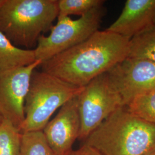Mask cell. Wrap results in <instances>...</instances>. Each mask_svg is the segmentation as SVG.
Here are the masks:
<instances>
[{
	"mask_svg": "<svg viewBox=\"0 0 155 155\" xmlns=\"http://www.w3.org/2000/svg\"><path fill=\"white\" fill-rule=\"evenodd\" d=\"M66 155H102L99 152L94 148L86 145H82L78 150H72Z\"/></svg>",
	"mask_w": 155,
	"mask_h": 155,
	"instance_id": "obj_17",
	"label": "cell"
},
{
	"mask_svg": "<svg viewBox=\"0 0 155 155\" xmlns=\"http://www.w3.org/2000/svg\"><path fill=\"white\" fill-rule=\"evenodd\" d=\"M4 2V0H0V7L3 4Z\"/></svg>",
	"mask_w": 155,
	"mask_h": 155,
	"instance_id": "obj_19",
	"label": "cell"
},
{
	"mask_svg": "<svg viewBox=\"0 0 155 155\" xmlns=\"http://www.w3.org/2000/svg\"><path fill=\"white\" fill-rule=\"evenodd\" d=\"M77 96L62 106L56 116L43 130L55 155L68 154L72 150L73 144L79 137L81 120Z\"/></svg>",
	"mask_w": 155,
	"mask_h": 155,
	"instance_id": "obj_9",
	"label": "cell"
},
{
	"mask_svg": "<svg viewBox=\"0 0 155 155\" xmlns=\"http://www.w3.org/2000/svg\"><path fill=\"white\" fill-rule=\"evenodd\" d=\"M155 0H127L116 20L106 30L130 39L153 24Z\"/></svg>",
	"mask_w": 155,
	"mask_h": 155,
	"instance_id": "obj_10",
	"label": "cell"
},
{
	"mask_svg": "<svg viewBox=\"0 0 155 155\" xmlns=\"http://www.w3.org/2000/svg\"><path fill=\"white\" fill-rule=\"evenodd\" d=\"M102 155H144L155 148V124L117 109L83 141Z\"/></svg>",
	"mask_w": 155,
	"mask_h": 155,
	"instance_id": "obj_2",
	"label": "cell"
},
{
	"mask_svg": "<svg viewBox=\"0 0 155 155\" xmlns=\"http://www.w3.org/2000/svg\"><path fill=\"white\" fill-rule=\"evenodd\" d=\"M105 13L102 5L76 20L70 17L58 19L48 36H40L33 49L36 60L43 63L85 41L99 30Z\"/></svg>",
	"mask_w": 155,
	"mask_h": 155,
	"instance_id": "obj_5",
	"label": "cell"
},
{
	"mask_svg": "<svg viewBox=\"0 0 155 155\" xmlns=\"http://www.w3.org/2000/svg\"><path fill=\"white\" fill-rule=\"evenodd\" d=\"M107 74L124 106L136 97L155 89V63L147 60L127 57Z\"/></svg>",
	"mask_w": 155,
	"mask_h": 155,
	"instance_id": "obj_7",
	"label": "cell"
},
{
	"mask_svg": "<svg viewBox=\"0 0 155 155\" xmlns=\"http://www.w3.org/2000/svg\"><path fill=\"white\" fill-rule=\"evenodd\" d=\"M3 120H4V118H2V117L1 116V115L0 114V123Z\"/></svg>",
	"mask_w": 155,
	"mask_h": 155,
	"instance_id": "obj_20",
	"label": "cell"
},
{
	"mask_svg": "<svg viewBox=\"0 0 155 155\" xmlns=\"http://www.w3.org/2000/svg\"><path fill=\"white\" fill-rule=\"evenodd\" d=\"M153 24H155V18H154V21H153Z\"/></svg>",
	"mask_w": 155,
	"mask_h": 155,
	"instance_id": "obj_21",
	"label": "cell"
},
{
	"mask_svg": "<svg viewBox=\"0 0 155 155\" xmlns=\"http://www.w3.org/2000/svg\"><path fill=\"white\" fill-rule=\"evenodd\" d=\"M21 134L19 155H55L43 130Z\"/></svg>",
	"mask_w": 155,
	"mask_h": 155,
	"instance_id": "obj_13",
	"label": "cell"
},
{
	"mask_svg": "<svg viewBox=\"0 0 155 155\" xmlns=\"http://www.w3.org/2000/svg\"><path fill=\"white\" fill-rule=\"evenodd\" d=\"M58 3V0H4L0 7V32L16 47L33 50L57 18Z\"/></svg>",
	"mask_w": 155,
	"mask_h": 155,
	"instance_id": "obj_3",
	"label": "cell"
},
{
	"mask_svg": "<svg viewBox=\"0 0 155 155\" xmlns=\"http://www.w3.org/2000/svg\"><path fill=\"white\" fill-rule=\"evenodd\" d=\"M127 57L145 59L155 63V24L129 40Z\"/></svg>",
	"mask_w": 155,
	"mask_h": 155,
	"instance_id": "obj_12",
	"label": "cell"
},
{
	"mask_svg": "<svg viewBox=\"0 0 155 155\" xmlns=\"http://www.w3.org/2000/svg\"><path fill=\"white\" fill-rule=\"evenodd\" d=\"M126 107L135 116L155 124V89L136 97Z\"/></svg>",
	"mask_w": 155,
	"mask_h": 155,
	"instance_id": "obj_14",
	"label": "cell"
},
{
	"mask_svg": "<svg viewBox=\"0 0 155 155\" xmlns=\"http://www.w3.org/2000/svg\"><path fill=\"white\" fill-rule=\"evenodd\" d=\"M104 3L105 1L103 0H58L57 19L69 17L70 15L82 16Z\"/></svg>",
	"mask_w": 155,
	"mask_h": 155,
	"instance_id": "obj_16",
	"label": "cell"
},
{
	"mask_svg": "<svg viewBox=\"0 0 155 155\" xmlns=\"http://www.w3.org/2000/svg\"><path fill=\"white\" fill-rule=\"evenodd\" d=\"M21 135L18 129L4 119L0 123V155H19Z\"/></svg>",
	"mask_w": 155,
	"mask_h": 155,
	"instance_id": "obj_15",
	"label": "cell"
},
{
	"mask_svg": "<svg viewBox=\"0 0 155 155\" xmlns=\"http://www.w3.org/2000/svg\"><path fill=\"white\" fill-rule=\"evenodd\" d=\"M42 62L0 73V114L19 129L24 122V102L33 71Z\"/></svg>",
	"mask_w": 155,
	"mask_h": 155,
	"instance_id": "obj_8",
	"label": "cell"
},
{
	"mask_svg": "<svg viewBox=\"0 0 155 155\" xmlns=\"http://www.w3.org/2000/svg\"><path fill=\"white\" fill-rule=\"evenodd\" d=\"M83 87L36 69L25 100V118L20 133L43 130L56 110L77 96Z\"/></svg>",
	"mask_w": 155,
	"mask_h": 155,
	"instance_id": "obj_4",
	"label": "cell"
},
{
	"mask_svg": "<svg viewBox=\"0 0 155 155\" xmlns=\"http://www.w3.org/2000/svg\"><path fill=\"white\" fill-rule=\"evenodd\" d=\"M129 40L106 29L98 30L40 67L43 71L83 87L127 58Z\"/></svg>",
	"mask_w": 155,
	"mask_h": 155,
	"instance_id": "obj_1",
	"label": "cell"
},
{
	"mask_svg": "<svg viewBox=\"0 0 155 155\" xmlns=\"http://www.w3.org/2000/svg\"><path fill=\"white\" fill-rule=\"evenodd\" d=\"M144 155H155V148L154 149L150 150V152H148V153H147Z\"/></svg>",
	"mask_w": 155,
	"mask_h": 155,
	"instance_id": "obj_18",
	"label": "cell"
},
{
	"mask_svg": "<svg viewBox=\"0 0 155 155\" xmlns=\"http://www.w3.org/2000/svg\"><path fill=\"white\" fill-rule=\"evenodd\" d=\"M77 98L81 120L78 140L83 141L111 113L124 106L107 72L84 86Z\"/></svg>",
	"mask_w": 155,
	"mask_h": 155,
	"instance_id": "obj_6",
	"label": "cell"
},
{
	"mask_svg": "<svg viewBox=\"0 0 155 155\" xmlns=\"http://www.w3.org/2000/svg\"><path fill=\"white\" fill-rule=\"evenodd\" d=\"M36 61L34 50L16 47L0 32V73L27 66Z\"/></svg>",
	"mask_w": 155,
	"mask_h": 155,
	"instance_id": "obj_11",
	"label": "cell"
}]
</instances>
